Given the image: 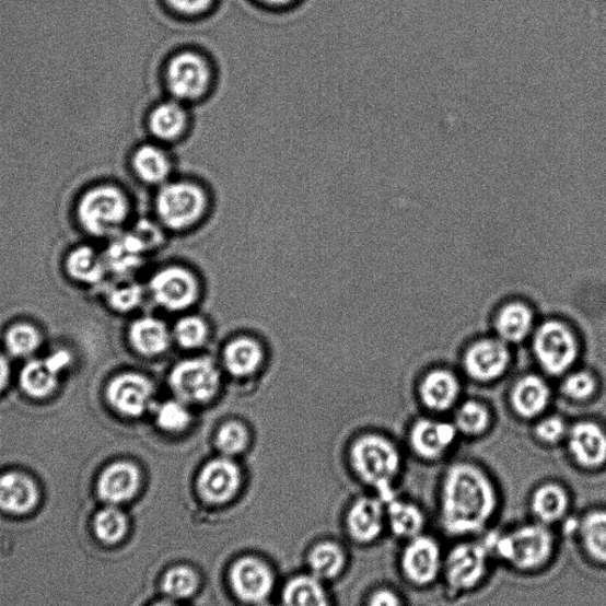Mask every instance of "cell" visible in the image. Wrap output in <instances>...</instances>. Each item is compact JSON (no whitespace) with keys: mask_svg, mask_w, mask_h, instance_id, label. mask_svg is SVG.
<instances>
[{"mask_svg":"<svg viewBox=\"0 0 606 606\" xmlns=\"http://www.w3.org/2000/svg\"><path fill=\"white\" fill-rule=\"evenodd\" d=\"M511 399L518 416L534 418L547 409L551 400V389L543 378L528 374L515 384Z\"/></svg>","mask_w":606,"mask_h":606,"instance_id":"30","label":"cell"},{"mask_svg":"<svg viewBox=\"0 0 606 606\" xmlns=\"http://www.w3.org/2000/svg\"><path fill=\"white\" fill-rule=\"evenodd\" d=\"M560 528L575 540L586 560L606 567V509H590L580 516L573 515Z\"/></svg>","mask_w":606,"mask_h":606,"instance_id":"13","label":"cell"},{"mask_svg":"<svg viewBox=\"0 0 606 606\" xmlns=\"http://www.w3.org/2000/svg\"><path fill=\"white\" fill-rule=\"evenodd\" d=\"M527 510L532 521L558 529L573 516V499L567 487L548 481L532 490Z\"/></svg>","mask_w":606,"mask_h":606,"instance_id":"14","label":"cell"},{"mask_svg":"<svg viewBox=\"0 0 606 606\" xmlns=\"http://www.w3.org/2000/svg\"><path fill=\"white\" fill-rule=\"evenodd\" d=\"M150 292L158 306L180 312L195 305L199 285L194 273L180 267L159 270L150 282Z\"/></svg>","mask_w":606,"mask_h":606,"instance_id":"11","label":"cell"},{"mask_svg":"<svg viewBox=\"0 0 606 606\" xmlns=\"http://www.w3.org/2000/svg\"><path fill=\"white\" fill-rule=\"evenodd\" d=\"M106 264L90 247H80L68 257L71 278L84 283H98L105 276Z\"/></svg>","mask_w":606,"mask_h":606,"instance_id":"35","label":"cell"},{"mask_svg":"<svg viewBox=\"0 0 606 606\" xmlns=\"http://www.w3.org/2000/svg\"><path fill=\"white\" fill-rule=\"evenodd\" d=\"M569 452L581 468L597 470L606 464V432L595 422H579L568 434Z\"/></svg>","mask_w":606,"mask_h":606,"instance_id":"21","label":"cell"},{"mask_svg":"<svg viewBox=\"0 0 606 606\" xmlns=\"http://www.w3.org/2000/svg\"><path fill=\"white\" fill-rule=\"evenodd\" d=\"M249 443L250 435L248 428L237 421L222 424L214 439V444L222 456L230 458L247 451Z\"/></svg>","mask_w":606,"mask_h":606,"instance_id":"39","label":"cell"},{"mask_svg":"<svg viewBox=\"0 0 606 606\" xmlns=\"http://www.w3.org/2000/svg\"><path fill=\"white\" fill-rule=\"evenodd\" d=\"M283 602L285 606H329L326 591L314 575H300L288 583Z\"/></svg>","mask_w":606,"mask_h":606,"instance_id":"34","label":"cell"},{"mask_svg":"<svg viewBox=\"0 0 606 606\" xmlns=\"http://www.w3.org/2000/svg\"><path fill=\"white\" fill-rule=\"evenodd\" d=\"M533 351L550 374L566 373L580 354V345L569 326L557 321L543 324L534 335Z\"/></svg>","mask_w":606,"mask_h":606,"instance_id":"10","label":"cell"},{"mask_svg":"<svg viewBox=\"0 0 606 606\" xmlns=\"http://www.w3.org/2000/svg\"><path fill=\"white\" fill-rule=\"evenodd\" d=\"M165 3L178 16L196 19L210 12L215 0H165Z\"/></svg>","mask_w":606,"mask_h":606,"instance_id":"45","label":"cell"},{"mask_svg":"<svg viewBox=\"0 0 606 606\" xmlns=\"http://www.w3.org/2000/svg\"><path fill=\"white\" fill-rule=\"evenodd\" d=\"M461 392L455 374L446 370L431 371L423 378L420 396L424 406L432 411H446L455 406Z\"/></svg>","mask_w":606,"mask_h":606,"instance_id":"28","label":"cell"},{"mask_svg":"<svg viewBox=\"0 0 606 606\" xmlns=\"http://www.w3.org/2000/svg\"><path fill=\"white\" fill-rule=\"evenodd\" d=\"M129 166L141 184L154 190L176 177V162L171 148L153 140L140 143L132 151Z\"/></svg>","mask_w":606,"mask_h":606,"instance_id":"15","label":"cell"},{"mask_svg":"<svg viewBox=\"0 0 606 606\" xmlns=\"http://www.w3.org/2000/svg\"><path fill=\"white\" fill-rule=\"evenodd\" d=\"M385 501L387 533L400 543L428 532L429 517L420 503L396 494Z\"/></svg>","mask_w":606,"mask_h":606,"instance_id":"22","label":"cell"},{"mask_svg":"<svg viewBox=\"0 0 606 606\" xmlns=\"http://www.w3.org/2000/svg\"><path fill=\"white\" fill-rule=\"evenodd\" d=\"M139 468L128 461L115 462L100 474L96 482V494L101 501L121 504L132 500L140 488Z\"/></svg>","mask_w":606,"mask_h":606,"instance_id":"23","label":"cell"},{"mask_svg":"<svg viewBox=\"0 0 606 606\" xmlns=\"http://www.w3.org/2000/svg\"><path fill=\"white\" fill-rule=\"evenodd\" d=\"M500 490L479 466L459 462L445 470L436 499L441 532L452 540L479 538L494 528L501 512Z\"/></svg>","mask_w":606,"mask_h":606,"instance_id":"1","label":"cell"},{"mask_svg":"<svg viewBox=\"0 0 606 606\" xmlns=\"http://www.w3.org/2000/svg\"><path fill=\"white\" fill-rule=\"evenodd\" d=\"M172 340V331L156 317H140L129 328V341L141 356H162L168 350Z\"/></svg>","mask_w":606,"mask_h":606,"instance_id":"29","label":"cell"},{"mask_svg":"<svg viewBox=\"0 0 606 606\" xmlns=\"http://www.w3.org/2000/svg\"><path fill=\"white\" fill-rule=\"evenodd\" d=\"M168 383L175 397L187 406H203L220 393L222 376L211 359L190 358L172 369Z\"/></svg>","mask_w":606,"mask_h":606,"instance_id":"9","label":"cell"},{"mask_svg":"<svg viewBox=\"0 0 606 606\" xmlns=\"http://www.w3.org/2000/svg\"><path fill=\"white\" fill-rule=\"evenodd\" d=\"M536 434L545 443L555 444L569 434L564 420L558 416L545 418L536 428Z\"/></svg>","mask_w":606,"mask_h":606,"instance_id":"46","label":"cell"},{"mask_svg":"<svg viewBox=\"0 0 606 606\" xmlns=\"http://www.w3.org/2000/svg\"><path fill=\"white\" fill-rule=\"evenodd\" d=\"M209 334V326L200 316L189 315L177 322L172 330V339L182 349L196 350L207 343Z\"/></svg>","mask_w":606,"mask_h":606,"instance_id":"38","label":"cell"},{"mask_svg":"<svg viewBox=\"0 0 606 606\" xmlns=\"http://www.w3.org/2000/svg\"><path fill=\"white\" fill-rule=\"evenodd\" d=\"M511 353L501 339H483L470 346L464 364L468 376L479 382H493L508 371Z\"/></svg>","mask_w":606,"mask_h":606,"instance_id":"17","label":"cell"},{"mask_svg":"<svg viewBox=\"0 0 606 606\" xmlns=\"http://www.w3.org/2000/svg\"><path fill=\"white\" fill-rule=\"evenodd\" d=\"M39 342L38 330L26 324L12 326L5 336L9 352L16 357L33 354L38 349Z\"/></svg>","mask_w":606,"mask_h":606,"instance_id":"42","label":"cell"},{"mask_svg":"<svg viewBox=\"0 0 606 606\" xmlns=\"http://www.w3.org/2000/svg\"><path fill=\"white\" fill-rule=\"evenodd\" d=\"M153 606H178V605H175V604L168 603V602H162V603H156Z\"/></svg>","mask_w":606,"mask_h":606,"instance_id":"50","label":"cell"},{"mask_svg":"<svg viewBox=\"0 0 606 606\" xmlns=\"http://www.w3.org/2000/svg\"><path fill=\"white\" fill-rule=\"evenodd\" d=\"M198 585L197 573L187 567L172 568L166 572L163 580L164 593L173 599L191 597L196 593Z\"/></svg>","mask_w":606,"mask_h":606,"instance_id":"41","label":"cell"},{"mask_svg":"<svg viewBox=\"0 0 606 606\" xmlns=\"http://www.w3.org/2000/svg\"><path fill=\"white\" fill-rule=\"evenodd\" d=\"M264 350L255 339L241 337L231 340L223 351L225 371L235 378H248L264 364Z\"/></svg>","mask_w":606,"mask_h":606,"instance_id":"27","label":"cell"},{"mask_svg":"<svg viewBox=\"0 0 606 606\" xmlns=\"http://www.w3.org/2000/svg\"><path fill=\"white\" fill-rule=\"evenodd\" d=\"M257 2L268 8L283 9L293 5L296 0H257Z\"/></svg>","mask_w":606,"mask_h":606,"instance_id":"49","label":"cell"},{"mask_svg":"<svg viewBox=\"0 0 606 606\" xmlns=\"http://www.w3.org/2000/svg\"><path fill=\"white\" fill-rule=\"evenodd\" d=\"M490 413L480 401L469 400L462 404L455 416L457 431L469 436L481 435L488 429Z\"/></svg>","mask_w":606,"mask_h":606,"instance_id":"40","label":"cell"},{"mask_svg":"<svg viewBox=\"0 0 606 606\" xmlns=\"http://www.w3.org/2000/svg\"><path fill=\"white\" fill-rule=\"evenodd\" d=\"M351 537L360 544H372L387 532L385 501L378 496L357 500L348 514Z\"/></svg>","mask_w":606,"mask_h":606,"instance_id":"24","label":"cell"},{"mask_svg":"<svg viewBox=\"0 0 606 606\" xmlns=\"http://www.w3.org/2000/svg\"><path fill=\"white\" fill-rule=\"evenodd\" d=\"M145 123L151 140L171 148L190 133L193 114L190 106L166 96L150 108Z\"/></svg>","mask_w":606,"mask_h":606,"instance_id":"12","label":"cell"},{"mask_svg":"<svg viewBox=\"0 0 606 606\" xmlns=\"http://www.w3.org/2000/svg\"><path fill=\"white\" fill-rule=\"evenodd\" d=\"M162 75L167 96L187 106L208 98L218 80L210 57L195 48L173 51L164 62Z\"/></svg>","mask_w":606,"mask_h":606,"instance_id":"6","label":"cell"},{"mask_svg":"<svg viewBox=\"0 0 606 606\" xmlns=\"http://www.w3.org/2000/svg\"><path fill=\"white\" fill-rule=\"evenodd\" d=\"M457 438L455 424L435 420L418 421L410 432L413 453L426 461H438L448 453Z\"/></svg>","mask_w":606,"mask_h":606,"instance_id":"25","label":"cell"},{"mask_svg":"<svg viewBox=\"0 0 606 606\" xmlns=\"http://www.w3.org/2000/svg\"><path fill=\"white\" fill-rule=\"evenodd\" d=\"M597 389V381L586 371H579L569 374L562 384V392L574 400H586L593 397Z\"/></svg>","mask_w":606,"mask_h":606,"instance_id":"44","label":"cell"},{"mask_svg":"<svg viewBox=\"0 0 606 606\" xmlns=\"http://www.w3.org/2000/svg\"><path fill=\"white\" fill-rule=\"evenodd\" d=\"M351 464L359 479L370 486L376 496L388 500L397 494L403 458L397 446L380 435L358 439L351 448Z\"/></svg>","mask_w":606,"mask_h":606,"instance_id":"7","label":"cell"},{"mask_svg":"<svg viewBox=\"0 0 606 606\" xmlns=\"http://www.w3.org/2000/svg\"><path fill=\"white\" fill-rule=\"evenodd\" d=\"M366 606H407V603L398 590L382 586L369 596Z\"/></svg>","mask_w":606,"mask_h":606,"instance_id":"47","label":"cell"},{"mask_svg":"<svg viewBox=\"0 0 606 606\" xmlns=\"http://www.w3.org/2000/svg\"><path fill=\"white\" fill-rule=\"evenodd\" d=\"M107 398L119 413L139 417L153 406L154 386L139 373H125L115 377L108 385Z\"/></svg>","mask_w":606,"mask_h":606,"instance_id":"16","label":"cell"},{"mask_svg":"<svg viewBox=\"0 0 606 606\" xmlns=\"http://www.w3.org/2000/svg\"><path fill=\"white\" fill-rule=\"evenodd\" d=\"M445 548L429 532L400 543L397 566L404 583L416 590L440 585Z\"/></svg>","mask_w":606,"mask_h":606,"instance_id":"8","label":"cell"},{"mask_svg":"<svg viewBox=\"0 0 606 606\" xmlns=\"http://www.w3.org/2000/svg\"><path fill=\"white\" fill-rule=\"evenodd\" d=\"M496 564L521 575H536L553 566L559 551L558 529L527 518L483 534Z\"/></svg>","mask_w":606,"mask_h":606,"instance_id":"2","label":"cell"},{"mask_svg":"<svg viewBox=\"0 0 606 606\" xmlns=\"http://www.w3.org/2000/svg\"><path fill=\"white\" fill-rule=\"evenodd\" d=\"M149 245L140 231L138 234L120 236L110 245L105 264L117 272H127L140 264L141 255Z\"/></svg>","mask_w":606,"mask_h":606,"instance_id":"32","label":"cell"},{"mask_svg":"<svg viewBox=\"0 0 606 606\" xmlns=\"http://www.w3.org/2000/svg\"><path fill=\"white\" fill-rule=\"evenodd\" d=\"M92 531L96 540L105 546L121 543L128 531V521L125 513L109 504L98 510L92 518Z\"/></svg>","mask_w":606,"mask_h":606,"instance_id":"33","label":"cell"},{"mask_svg":"<svg viewBox=\"0 0 606 606\" xmlns=\"http://www.w3.org/2000/svg\"><path fill=\"white\" fill-rule=\"evenodd\" d=\"M197 485L206 501L225 503L238 493L241 470L233 459L221 456L208 462L200 470Z\"/></svg>","mask_w":606,"mask_h":606,"instance_id":"18","label":"cell"},{"mask_svg":"<svg viewBox=\"0 0 606 606\" xmlns=\"http://www.w3.org/2000/svg\"><path fill=\"white\" fill-rule=\"evenodd\" d=\"M231 587L238 598L259 604L266 601L273 586V575L264 561L245 557L235 562L230 571Z\"/></svg>","mask_w":606,"mask_h":606,"instance_id":"19","label":"cell"},{"mask_svg":"<svg viewBox=\"0 0 606 606\" xmlns=\"http://www.w3.org/2000/svg\"><path fill=\"white\" fill-rule=\"evenodd\" d=\"M308 562L316 579L330 580L342 571L345 555L339 545L323 543L313 548Z\"/></svg>","mask_w":606,"mask_h":606,"instance_id":"36","label":"cell"},{"mask_svg":"<svg viewBox=\"0 0 606 606\" xmlns=\"http://www.w3.org/2000/svg\"><path fill=\"white\" fill-rule=\"evenodd\" d=\"M10 376L8 360L0 356V392L7 386Z\"/></svg>","mask_w":606,"mask_h":606,"instance_id":"48","label":"cell"},{"mask_svg":"<svg viewBox=\"0 0 606 606\" xmlns=\"http://www.w3.org/2000/svg\"><path fill=\"white\" fill-rule=\"evenodd\" d=\"M152 206L159 225L183 233L207 218L211 195L200 182L176 176L155 189Z\"/></svg>","mask_w":606,"mask_h":606,"instance_id":"4","label":"cell"},{"mask_svg":"<svg viewBox=\"0 0 606 606\" xmlns=\"http://www.w3.org/2000/svg\"><path fill=\"white\" fill-rule=\"evenodd\" d=\"M154 420L159 429L168 434H180L193 423L190 406L178 398L166 400L154 409Z\"/></svg>","mask_w":606,"mask_h":606,"instance_id":"37","label":"cell"},{"mask_svg":"<svg viewBox=\"0 0 606 606\" xmlns=\"http://www.w3.org/2000/svg\"><path fill=\"white\" fill-rule=\"evenodd\" d=\"M534 316L529 307L522 302H512L498 314L496 328L504 342H521L533 330Z\"/></svg>","mask_w":606,"mask_h":606,"instance_id":"31","label":"cell"},{"mask_svg":"<svg viewBox=\"0 0 606 606\" xmlns=\"http://www.w3.org/2000/svg\"><path fill=\"white\" fill-rule=\"evenodd\" d=\"M494 566L483 537L453 540L445 548L440 582L444 597L456 602L478 593L489 581Z\"/></svg>","mask_w":606,"mask_h":606,"instance_id":"3","label":"cell"},{"mask_svg":"<svg viewBox=\"0 0 606 606\" xmlns=\"http://www.w3.org/2000/svg\"><path fill=\"white\" fill-rule=\"evenodd\" d=\"M261 606H271V605H268V604H264V605H261Z\"/></svg>","mask_w":606,"mask_h":606,"instance_id":"51","label":"cell"},{"mask_svg":"<svg viewBox=\"0 0 606 606\" xmlns=\"http://www.w3.org/2000/svg\"><path fill=\"white\" fill-rule=\"evenodd\" d=\"M107 299L114 310L128 312L136 308L141 299V288L136 283H119L108 288Z\"/></svg>","mask_w":606,"mask_h":606,"instance_id":"43","label":"cell"},{"mask_svg":"<svg viewBox=\"0 0 606 606\" xmlns=\"http://www.w3.org/2000/svg\"><path fill=\"white\" fill-rule=\"evenodd\" d=\"M40 502V490L31 476L20 471L0 475V511L11 516H27Z\"/></svg>","mask_w":606,"mask_h":606,"instance_id":"20","label":"cell"},{"mask_svg":"<svg viewBox=\"0 0 606 606\" xmlns=\"http://www.w3.org/2000/svg\"><path fill=\"white\" fill-rule=\"evenodd\" d=\"M70 363V354L57 351L47 359H36L27 363L21 374L24 392L34 398L50 396L59 384L60 372Z\"/></svg>","mask_w":606,"mask_h":606,"instance_id":"26","label":"cell"},{"mask_svg":"<svg viewBox=\"0 0 606 606\" xmlns=\"http://www.w3.org/2000/svg\"><path fill=\"white\" fill-rule=\"evenodd\" d=\"M132 199L124 187L112 182L94 184L79 196L75 205L80 226L95 237L120 233L132 213Z\"/></svg>","mask_w":606,"mask_h":606,"instance_id":"5","label":"cell"}]
</instances>
